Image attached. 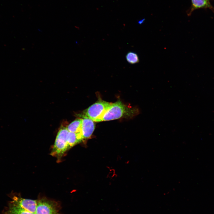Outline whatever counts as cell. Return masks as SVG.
<instances>
[{"mask_svg":"<svg viewBox=\"0 0 214 214\" xmlns=\"http://www.w3.org/2000/svg\"><path fill=\"white\" fill-rule=\"evenodd\" d=\"M140 111L137 107L129 106L120 100L112 103L99 122L108 121L122 118H132L138 115Z\"/></svg>","mask_w":214,"mask_h":214,"instance_id":"cell-1","label":"cell"},{"mask_svg":"<svg viewBox=\"0 0 214 214\" xmlns=\"http://www.w3.org/2000/svg\"><path fill=\"white\" fill-rule=\"evenodd\" d=\"M112 103L103 100H99L84 110L82 117H86L94 122H99Z\"/></svg>","mask_w":214,"mask_h":214,"instance_id":"cell-2","label":"cell"},{"mask_svg":"<svg viewBox=\"0 0 214 214\" xmlns=\"http://www.w3.org/2000/svg\"><path fill=\"white\" fill-rule=\"evenodd\" d=\"M68 132L67 127L62 126L60 128L51 153L52 155L60 157L69 150L67 140Z\"/></svg>","mask_w":214,"mask_h":214,"instance_id":"cell-3","label":"cell"},{"mask_svg":"<svg viewBox=\"0 0 214 214\" xmlns=\"http://www.w3.org/2000/svg\"><path fill=\"white\" fill-rule=\"evenodd\" d=\"M58 210L56 202L44 198L37 200L35 214H56Z\"/></svg>","mask_w":214,"mask_h":214,"instance_id":"cell-4","label":"cell"},{"mask_svg":"<svg viewBox=\"0 0 214 214\" xmlns=\"http://www.w3.org/2000/svg\"><path fill=\"white\" fill-rule=\"evenodd\" d=\"M10 196L12 199L11 202L13 203L26 210L35 214L37 200L23 198L19 195L12 193L10 195Z\"/></svg>","mask_w":214,"mask_h":214,"instance_id":"cell-5","label":"cell"},{"mask_svg":"<svg viewBox=\"0 0 214 214\" xmlns=\"http://www.w3.org/2000/svg\"><path fill=\"white\" fill-rule=\"evenodd\" d=\"M81 133L83 139L89 138L95 128L94 121L86 117H82Z\"/></svg>","mask_w":214,"mask_h":214,"instance_id":"cell-6","label":"cell"},{"mask_svg":"<svg viewBox=\"0 0 214 214\" xmlns=\"http://www.w3.org/2000/svg\"><path fill=\"white\" fill-rule=\"evenodd\" d=\"M3 214H34L31 213L11 201L3 211Z\"/></svg>","mask_w":214,"mask_h":214,"instance_id":"cell-7","label":"cell"},{"mask_svg":"<svg viewBox=\"0 0 214 214\" xmlns=\"http://www.w3.org/2000/svg\"><path fill=\"white\" fill-rule=\"evenodd\" d=\"M192 5L187 14L190 15L194 10L199 8H209L214 12V8L210 4L209 0H191Z\"/></svg>","mask_w":214,"mask_h":214,"instance_id":"cell-8","label":"cell"},{"mask_svg":"<svg viewBox=\"0 0 214 214\" xmlns=\"http://www.w3.org/2000/svg\"><path fill=\"white\" fill-rule=\"evenodd\" d=\"M83 139L81 132L74 133L69 131L67 137L69 149L81 142Z\"/></svg>","mask_w":214,"mask_h":214,"instance_id":"cell-9","label":"cell"},{"mask_svg":"<svg viewBox=\"0 0 214 214\" xmlns=\"http://www.w3.org/2000/svg\"><path fill=\"white\" fill-rule=\"evenodd\" d=\"M82 123V118H78L70 123L67 128L69 132L81 133Z\"/></svg>","mask_w":214,"mask_h":214,"instance_id":"cell-10","label":"cell"},{"mask_svg":"<svg viewBox=\"0 0 214 214\" xmlns=\"http://www.w3.org/2000/svg\"><path fill=\"white\" fill-rule=\"evenodd\" d=\"M126 59L128 62L131 64H134L138 63L139 59L138 54L136 53L130 51L126 54Z\"/></svg>","mask_w":214,"mask_h":214,"instance_id":"cell-11","label":"cell"},{"mask_svg":"<svg viewBox=\"0 0 214 214\" xmlns=\"http://www.w3.org/2000/svg\"><path fill=\"white\" fill-rule=\"evenodd\" d=\"M145 20V19H143L141 20H140L138 21V23L139 24H141L143 23L144 21Z\"/></svg>","mask_w":214,"mask_h":214,"instance_id":"cell-12","label":"cell"},{"mask_svg":"<svg viewBox=\"0 0 214 214\" xmlns=\"http://www.w3.org/2000/svg\"><path fill=\"white\" fill-rule=\"evenodd\" d=\"M59 214V213H57V214Z\"/></svg>","mask_w":214,"mask_h":214,"instance_id":"cell-13","label":"cell"}]
</instances>
